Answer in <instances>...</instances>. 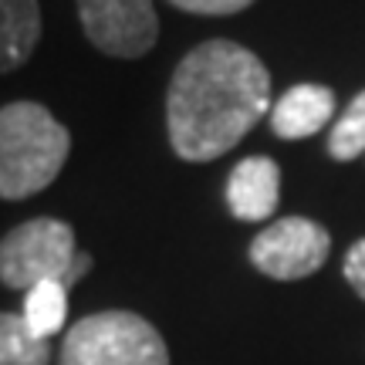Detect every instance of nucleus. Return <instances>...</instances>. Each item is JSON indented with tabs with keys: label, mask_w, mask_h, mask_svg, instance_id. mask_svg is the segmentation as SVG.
Wrapping results in <instances>:
<instances>
[{
	"label": "nucleus",
	"mask_w": 365,
	"mask_h": 365,
	"mask_svg": "<svg viewBox=\"0 0 365 365\" xmlns=\"http://www.w3.org/2000/svg\"><path fill=\"white\" fill-rule=\"evenodd\" d=\"M271 112V71L234 41H203L173 71L166 91L170 145L182 163H210L244 143Z\"/></svg>",
	"instance_id": "f257e3e1"
},
{
	"label": "nucleus",
	"mask_w": 365,
	"mask_h": 365,
	"mask_svg": "<svg viewBox=\"0 0 365 365\" xmlns=\"http://www.w3.org/2000/svg\"><path fill=\"white\" fill-rule=\"evenodd\" d=\"M71 132L41 102L0 108V200H27L48 190L68 163Z\"/></svg>",
	"instance_id": "f03ea898"
},
{
	"label": "nucleus",
	"mask_w": 365,
	"mask_h": 365,
	"mask_svg": "<svg viewBox=\"0 0 365 365\" xmlns=\"http://www.w3.org/2000/svg\"><path fill=\"white\" fill-rule=\"evenodd\" d=\"M58 365H170V349L143 314L112 308L68 328Z\"/></svg>",
	"instance_id": "7ed1b4c3"
},
{
	"label": "nucleus",
	"mask_w": 365,
	"mask_h": 365,
	"mask_svg": "<svg viewBox=\"0 0 365 365\" xmlns=\"http://www.w3.org/2000/svg\"><path fill=\"white\" fill-rule=\"evenodd\" d=\"M75 261V230L58 217H34L0 237V284L11 291H31L44 281L68 287Z\"/></svg>",
	"instance_id": "20e7f679"
},
{
	"label": "nucleus",
	"mask_w": 365,
	"mask_h": 365,
	"mask_svg": "<svg viewBox=\"0 0 365 365\" xmlns=\"http://www.w3.org/2000/svg\"><path fill=\"white\" fill-rule=\"evenodd\" d=\"M331 237L312 217H281L250 240V264L274 281H304L322 271Z\"/></svg>",
	"instance_id": "39448f33"
},
{
	"label": "nucleus",
	"mask_w": 365,
	"mask_h": 365,
	"mask_svg": "<svg viewBox=\"0 0 365 365\" xmlns=\"http://www.w3.org/2000/svg\"><path fill=\"white\" fill-rule=\"evenodd\" d=\"M81 31L108 58H143L159 41V14L153 0H75Z\"/></svg>",
	"instance_id": "423d86ee"
},
{
	"label": "nucleus",
	"mask_w": 365,
	"mask_h": 365,
	"mask_svg": "<svg viewBox=\"0 0 365 365\" xmlns=\"http://www.w3.org/2000/svg\"><path fill=\"white\" fill-rule=\"evenodd\" d=\"M281 203V166L271 156L240 159L227 176V207L237 220L261 223Z\"/></svg>",
	"instance_id": "0eeeda50"
},
{
	"label": "nucleus",
	"mask_w": 365,
	"mask_h": 365,
	"mask_svg": "<svg viewBox=\"0 0 365 365\" xmlns=\"http://www.w3.org/2000/svg\"><path fill=\"white\" fill-rule=\"evenodd\" d=\"M335 108H339V98L328 85L304 81L287 88L271 105V129L277 139H308L335 118Z\"/></svg>",
	"instance_id": "6e6552de"
},
{
	"label": "nucleus",
	"mask_w": 365,
	"mask_h": 365,
	"mask_svg": "<svg viewBox=\"0 0 365 365\" xmlns=\"http://www.w3.org/2000/svg\"><path fill=\"white\" fill-rule=\"evenodd\" d=\"M41 41L38 0H0V75H11L31 61Z\"/></svg>",
	"instance_id": "1a4fd4ad"
},
{
	"label": "nucleus",
	"mask_w": 365,
	"mask_h": 365,
	"mask_svg": "<svg viewBox=\"0 0 365 365\" xmlns=\"http://www.w3.org/2000/svg\"><path fill=\"white\" fill-rule=\"evenodd\" d=\"M21 318L38 339L48 341L51 335H58L68 318V287L61 281H44V284H34L31 291H24Z\"/></svg>",
	"instance_id": "9d476101"
},
{
	"label": "nucleus",
	"mask_w": 365,
	"mask_h": 365,
	"mask_svg": "<svg viewBox=\"0 0 365 365\" xmlns=\"http://www.w3.org/2000/svg\"><path fill=\"white\" fill-rule=\"evenodd\" d=\"M51 345L38 339L14 312H0V365H48Z\"/></svg>",
	"instance_id": "9b49d317"
},
{
	"label": "nucleus",
	"mask_w": 365,
	"mask_h": 365,
	"mask_svg": "<svg viewBox=\"0 0 365 365\" xmlns=\"http://www.w3.org/2000/svg\"><path fill=\"white\" fill-rule=\"evenodd\" d=\"M328 156L339 163H352V159L365 156V88L335 118V125L328 132Z\"/></svg>",
	"instance_id": "f8f14e48"
},
{
	"label": "nucleus",
	"mask_w": 365,
	"mask_h": 365,
	"mask_svg": "<svg viewBox=\"0 0 365 365\" xmlns=\"http://www.w3.org/2000/svg\"><path fill=\"white\" fill-rule=\"evenodd\" d=\"M173 7L190 14H203V17H230V14L247 11L254 0H170Z\"/></svg>",
	"instance_id": "ddd939ff"
},
{
	"label": "nucleus",
	"mask_w": 365,
	"mask_h": 365,
	"mask_svg": "<svg viewBox=\"0 0 365 365\" xmlns=\"http://www.w3.org/2000/svg\"><path fill=\"white\" fill-rule=\"evenodd\" d=\"M341 274H345V281L352 284L355 294L365 301V237L362 240H355L352 247H349L345 264H341Z\"/></svg>",
	"instance_id": "4468645a"
}]
</instances>
